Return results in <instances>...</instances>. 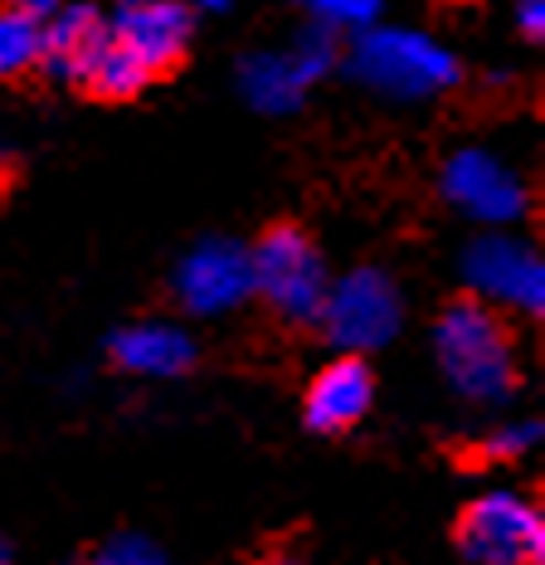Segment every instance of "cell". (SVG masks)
Returning a JSON list of instances; mask_svg holds the SVG:
<instances>
[{"label": "cell", "mask_w": 545, "mask_h": 565, "mask_svg": "<svg viewBox=\"0 0 545 565\" xmlns=\"http://www.w3.org/2000/svg\"><path fill=\"white\" fill-rule=\"evenodd\" d=\"M312 84L317 78L307 74V64L292 50H254L239 64V93L248 98V108H258V113L302 108Z\"/></svg>", "instance_id": "13"}, {"label": "cell", "mask_w": 545, "mask_h": 565, "mask_svg": "<svg viewBox=\"0 0 545 565\" xmlns=\"http://www.w3.org/2000/svg\"><path fill=\"white\" fill-rule=\"evenodd\" d=\"M453 546L468 565H545L541 508L521 492H482L458 508Z\"/></svg>", "instance_id": "5"}, {"label": "cell", "mask_w": 545, "mask_h": 565, "mask_svg": "<svg viewBox=\"0 0 545 565\" xmlns=\"http://www.w3.org/2000/svg\"><path fill=\"white\" fill-rule=\"evenodd\" d=\"M298 6L312 15V25H327V30H365L375 25L385 0H298Z\"/></svg>", "instance_id": "18"}, {"label": "cell", "mask_w": 545, "mask_h": 565, "mask_svg": "<svg viewBox=\"0 0 545 565\" xmlns=\"http://www.w3.org/2000/svg\"><path fill=\"white\" fill-rule=\"evenodd\" d=\"M0 565H15V556H10V541L0 536Z\"/></svg>", "instance_id": "23"}, {"label": "cell", "mask_w": 545, "mask_h": 565, "mask_svg": "<svg viewBox=\"0 0 545 565\" xmlns=\"http://www.w3.org/2000/svg\"><path fill=\"white\" fill-rule=\"evenodd\" d=\"M516 30L531 44L545 40V0H516Z\"/></svg>", "instance_id": "20"}, {"label": "cell", "mask_w": 545, "mask_h": 565, "mask_svg": "<svg viewBox=\"0 0 545 565\" xmlns=\"http://www.w3.org/2000/svg\"><path fill=\"white\" fill-rule=\"evenodd\" d=\"M108 20H103L98 6L78 0V6H64L58 15L44 20V50H40V74L54 78V84L83 88L88 74L98 68L103 50H108Z\"/></svg>", "instance_id": "11"}, {"label": "cell", "mask_w": 545, "mask_h": 565, "mask_svg": "<svg viewBox=\"0 0 545 565\" xmlns=\"http://www.w3.org/2000/svg\"><path fill=\"white\" fill-rule=\"evenodd\" d=\"M40 50H44V25L25 10L6 6L0 10V84L10 78H25L40 68Z\"/></svg>", "instance_id": "15"}, {"label": "cell", "mask_w": 545, "mask_h": 565, "mask_svg": "<svg viewBox=\"0 0 545 565\" xmlns=\"http://www.w3.org/2000/svg\"><path fill=\"white\" fill-rule=\"evenodd\" d=\"M171 298L195 317L234 312L254 298V268H248V244L239 239H200L181 254L171 274Z\"/></svg>", "instance_id": "8"}, {"label": "cell", "mask_w": 545, "mask_h": 565, "mask_svg": "<svg viewBox=\"0 0 545 565\" xmlns=\"http://www.w3.org/2000/svg\"><path fill=\"white\" fill-rule=\"evenodd\" d=\"M434 356L444 381L472 405H502L521 385L516 332L478 298H453L434 322Z\"/></svg>", "instance_id": "1"}, {"label": "cell", "mask_w": 545, "mask_h": 565, "mask_svg": "<svg viewBox=\"0 0 545 565\" xmlns=\"http://www.w3.org/2000/svg\"><path fill=\"white\" fill-rule=\"evenodd\" d=\"M438 185H444V200L458 215L478 220V225H488V230L516 225L531 205V191H526V181H521V171L488 147L453 151V157L444 161Z\"/></svg>", "instance_id": "7"}, {"label": "cell", "mask_w": 545, "mask_h": 565, "mask_svg": "<svg viewBox=\"0 0 545 565\" xmlns=\"http://www.w3.org/2000/svg\"><path fill=\"white\" fill-rule=\"evenodd\" d=\"M248 268H254V298L288 327H307L322 317L331 274L317 239L302 225L282 220L268 225L248 244Z\"/></svg>", "instance_id": "3"}, {"label": "cell", "mask_w": 545, "mask_h": 565, "mask_svg": "<svg viewBox=\"0 0 545 565\" xmlns=\"http://www.w3.org/2000/svg\"><path fill=\"white\" fill-rule=\"evenodd\" d=\"M191 30H195V15L181 0H117V15L108 25L113 44L132 58L151 84L185 64Z\"/></svg>", "instance_id": "9"}, {"label": "cell", "mask_w": 545, "mask_h": 565, "mask_svg": "<svg viewBox=\"0 0 545 565\" xmlns=\"http://www.w3.org/2000/svg\"><path fill=\"white\" fill-rule=\"evenodd\" d=\"M83 88H88L98 103H132V98H141V93L151 88V78L141 74L132 58H127V54L108 40V50H103L98 68L88 74V84H83Z\"/></svg>", "instance_id": "16"}, {"label": "cell", "mask_w": 545, "mask_h": 565, "mask_svg": "<svg viewBox=\"0 0 545 565\" xmlns=\"http://www.w3.org/2000/svg\"><path fill=\"white\" fill-rule=\"evenodd\" d=\"M191 15H220V10H229V0H181Z\"/></svg>", "instance_id": "22"}, {"label": "cell", "mask_w": 545, "mask_h": 565, "mask_svg": "<svg viewBox=\"0 0 545 565\" xmlns=\"http://www.w3.org/2000/svg\"><path fill=\"white\" fill-rule=\"evenodd\" d=\"M536 444H541V424L536 419H502V424H492L488 434L468 439L463 449H458V463L463 468H502V463L526 458Z\"/></svg>", "instance_id": "14"}, {"label": "cell", "mask_w": 545, "mask_h": 565, "mask_svg": "<svg viewBox=\"0 0 545 565\" xmlns=\"http://www.w3.org/2000/svg\"><path fill=\"white\" fill-rule=\"evenodd\" d=\"M463 282L468 298L488 302L492 312H521L541 317L545 312V264L536 244L506 230H488L468 244L463 254Z\"/></svg>", "instance_id": "6"}, {"label": "cell", "mask_w": 545, "mask_h": 565, "mask_svg": "<svg viewBox=\"0 0 545 565\" xmlns=\"http://www.w3.org/2000/svg\"><path fill=\"white\" fill-rule=\"evenodd\" d=\"M239 565H317V561L307 556V541L288 532V536H264L248 556H239Z\"/></svg>", "instance_id": "19"}, {"label": "cell", "mask_w": 545, "mask_h": 565, "mask_svg": "<svg viewBox=\"0 0 545 565\" xmlns=\"http://www.w3.org/2000/svg\"><path fill=\"white\" fill-rule=\"evenodd\" d=\"M317 327H322V337L341 351V356L381 351L385 341H395L399 327H405L399 282L375 264H361V268H351V274L331 278Z\"/></svg>", "instance_id": "4"}, {"label": "cell", "mask_w": 545, "mask_h": 565, "mask_svg": "<svg viewBox=\"0 0 545 565\" xmlns=\"http://www.w3.org/2000/svg\"><path fill=\"white\" fill-rule=\"evenodd\" d=\"M74 565H165V551L141 532H117V536H103V541H93V546H83Z\"/></svg>", "instance_id": "17"}, {"label": "cell", "mask_w": 545, "mask_h": 565, "mask_svg": "<svg viewBox=\"0 0 545 565\" xmlns=\"http://www.w3.org/2000/svg\"><path fill=\"white\" fill-rule=\"evenodd\" d=\"M341 64L355 84H365L381 98L395 103H424L438 93L458 88L463 64L444 40L405 25H365L351 44H341Z\"/></svg>", "instance_id": "2"}, {"label": "cell", "mask_w": 545, "mask_h": 565, "mask_svg": "<svg viewBox=\"0 0 545 565\" xmlns=\"http://www.w3.org/2000/svg\"><path fill=\"white\" fill-rule=\"evenodd\" d=\"M64 6H68V0H15V10H25V15H34L40 25H44L50 15H58Z\"/></svg>", "instance_id": "21"}, {"label": "cell", "mask_w": 545, "mask_h": 565, "mask_svg": "<svg viewBox=\"0 0 545 565\" xmlns=\"http://www.w3.org/2000/svg\"><path fill=\"white\" fill-rule=\"evenodd\" d=\"M375 405V371L365 356H331L302 391V424L322 439H341L371 415Z\"/></svg>", "instance_id": "10"}, {"label": "cell", "mask_w": 545, "mask_h": 565, "mask_svg": "<svg viewBox=\"0 0 545 565\" xmlns=\"http://www.w3.org/2000/svg\"><path fill=\"white\" fill-rule=\"evenodd\" d=\"M108 356L117 371L141 375V381H175L200 361V347L175 322H132L108 341Z\"/></svg>", "instance_id": "12"}]
</instances>
